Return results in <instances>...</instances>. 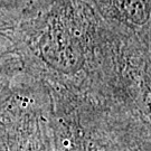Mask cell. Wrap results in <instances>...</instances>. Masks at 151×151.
Masks as SVG:
<instances>
[{
	"label": "cell",
	"instance_id": "3957f363",
	"mask_svg": "<svg viewBox=\"0 0 151 151\" xmlns=\"http://www.w3.org/2000/svg\"><path fill=\"white\" fill-rule=\"evenodd\" d=\"M0 151H53L48 93L24 73L0 115Z\"/></svg>",
	"mask_w": 151,
	"mask_h": 151
},
{
	"label": "cell",
	"instance_id": "277c9868",
	"mask_svg": "<svg viewBox=\"0 0 151 151\" xmlns=\"http://www.w3.org/2000/svg\"><path fill=\"white\" fill-rule=\"evenodd\" d=\"M22 73V64L14 50L0 56V115L14 92L17 78Z\"/></svg>",
	"mask_w": 151,
	"mask_h": 151
},
{
	"label": "cell",
	"instance_id": "5b68a950",
	"mask_svg": "<svg viewBox=\"0 0 151 151\" xmlns=\"http://www.w3.org/2000/svg\"><path fill=\"white\" fill-rule=\"evenodd\" d=\"M17 24L6 19L0 15V56L12 52V44H11L10 35Z\"/></svg>",
	"mask_w": 151,
	"mask_h": 151
},
{
	"label": "cell",
	"instance_id": "7a4b0ae2",
	"mask_svg": "<svg viewBox=\"0 0 151 151\" xmlns=\"http://www.w3.org/2000/svg\"><path fill=\"white\" fill-rule=\"evenodd\" d=\"M48 96L53 151H151L150 114L120 105Z\"/></svg>",
	"mask_w": 151,
	"mask_h": 151
},
{
	"label": "cell",
	"instance_id": "6da1fadb",
	"mask_svg": "<svg viewBox=\"0 0 151 151\" xmlns=\"http://www.w3.org/2000/svg\"><path fill=\"white\" fill-rule=\"evenodd\" d=\"M10 39L22 73L50 95L150 114L151 43L112 27L90 0H56Z\"/></svg>",
	"mask_w": 151,
	"mask_h": 151
}]
</instances>
